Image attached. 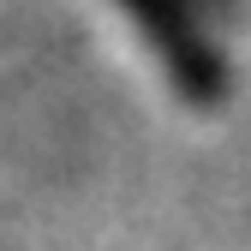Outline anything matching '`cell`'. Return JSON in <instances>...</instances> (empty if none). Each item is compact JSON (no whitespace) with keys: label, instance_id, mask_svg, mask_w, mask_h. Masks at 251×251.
<instances>
[{"label":"cell","instance_id":"1","mask_svg":"<svg viewBox=\"0 0 251 251\" xmlns=\"http://www.w3.org/2000/svg\"><path fill=\"white\" fill-rule=\"evenodd\" d=\"M120 6L138 18V30H144L155 48H162L168 78L192 102H215L227 90V66H222V54L203 42L198 12H185V0H120Z\"/></svg>","mask_w":251,"mask_h":251}]
</instances>
